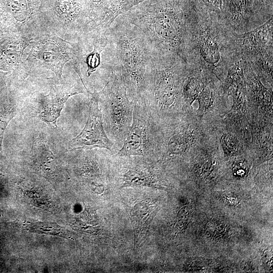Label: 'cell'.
Here are the masks:
<instances>
[{
    "mask_svg": "<svg viewBox=\"0 0 273 273\" xmlns=\"http://www.w3.org/2000/svg\"><path fill=\"white\" fill-rule=\"evenodd\" d=\"M193 13L187 0H146L123 15L144 33L155 52L186 62Z\"/></svg>",
    "mask_w": 273,
    "mask_h": 273,
    "instance_id": "1",
    "label": "cell"
},
{
    "mask_svg": "<svg viewBox=\"0 0 273 273\" xmlns=\"http://www.w3.org/2000/svg\"><path fill=\"white\" fill-rule=\"evenodd\" d=\"M105 35L107 49L115 63L111 69L120 72L128 97L131 100L143 98L155 51L144 33L123 14L114 20Z\"/></svg>",
    "mask_w": 273,
    "mask_h": 273,
    "instance_id": "2",
    "label": "cell"
},
{
    "mask_svg": "<svg viewBox=\"0 0 273 273\" xmlns=\"http://www.w3.org/2000/svg\"><path fill=\"white\" fill-rule=\"evenodd\" d=\"M233 35L218 15L193 11L186 62L202 69L221 83L235 54Z\"/></svg>",
    "mask_w": 273,
    "mask_h": 273,
    "instance_id": "3",
    "label": "cell"
},
{
    "mask_svg": "<svg viewBox=\"0 0 273 273\" xmlns=\"http://www.w3.org/2000/svg\"><path fill=\"white\" fill-rule=\"evenodd\" d=\"M187 71V63L179 57L155 52L143 99L158 125L182 99Z\"/></svg>",
    "mask_w": 273,
    "mask_h": 273,
    "instance_id": "4",
    "label": "cell"
},
{
    "mask_svg": "<svg viewBox=\"0 0 273 273\" xmlns=\"http://www.w3.org/2000/svg\"><path fill=\"white\" fill-rule=\"evenodd\" d=\"M99 102L104 129L119 150L131 125L133 110V101L129 100L119 70L111 69L107 83L100 92Z\"/></svg>",
    "mask_w": 273,
    "mask_h": 273,
    "instance_id": "5",
    "label": "cell"
},
{
    "mask_svg": "<svg viewBox=\"0 0 273 273\" xmlns=\"http://www.w3.org/2000/svg\"><path fill=\"white\" fill-rule=\"evenodd\" d=\"M131 125L117 156H142L150 159L161 150L159 126L153 118L143 98L132 100Z\"/></svg>",
    "mask_w": 273,
    "mask_h": 273,
    "instance_id": "6",
    "label": "cell"
},
{
    "mask_svg": "<svg viewBox=\"0 0 273 273\" xmlns=\"http://www.w3.org/2000/svg\"><path fill=\"white\" fill-rule=\"evenodd\" d=\"M26 61L36 67L52 71L61 80L65 64L72 59L79 60L78 46L55 34H47L32 42Z\"/></svg>",
    "mask_w": 273,
    "mask_h": 273,
    "instance_id": "7",
    "label": "cell"
},
{
    "mask_svg": "<svg viewBox=\"0 0 273 273\" xmlns=\"http://www.w3.org/2000/svg\"><path fill=\"white\" fill-rule=\"evenodd\" d=\"M87 94L88 114L86 123L80 133L68 143V149L70 150L106 149L111 153H116L118 149L104 129L99 104L100 92L88 91Z\"/></svg>",
    "mask_w": 273,
    "mask_h": 273,
    "instance_id": "8",
    "label": "cell"
},
{
    "mask_svg": "<svg viewBox=\"0 0 273 273\" xmlns=\"http://www.w3.org/2000/svg\"><path fill=\"white\" fill-rule=\"evenodd\" d=\"M123 161V172L120 176L121 187L144 186L162 187L159 171L150 159L142 156H120Z\"/></svg>",
    "mask_w": 273,
    "mask_h": 273,
    "instance_id": "9",
    "label": "cell"
},
{
    "mask_svg": "<svg viewBox=\"0 0 273 273\" xmlns=\"http://www.w3.org/2000/svg\"><path fill=\"white\" fill-rule=\"evenodd\" d=\"M273 16L257 27L233 35L235 52L244 58L273 51Z\"/></svg>",
    "mask_w": 273,
    "mask_h": 273,
    "instance_id": "10",
    "label": "cell"
},
{
    "mask_svg": "<svg viewBox=\"0 0 273 273\" xmlns=\"http://www.w3.org/2000/svg\"><path fill=\"white\" fill-rule=\"evenodd\" d=\"M221 19L229 31L235 34L260 26L250 0H222Z\"/></svg>",
    "mask_w": 273,
    "mask_h": 273,
    "instance_id": "11",
    "label": "cell"
},
{
    "mask_svg": "<svg viewBox=\"0 0 273 273\" xmlns=\"http://www.w3.org/2000/svg\"><path fill=\"white\" fill-rule=\"evenodd\" d=\"M88 91L85 84L78 81L72 84L53 85L50 93L41 98L39 117L46 123L56 126L57 118L69 98Z\"/></svg>",
    "mask_w": 273,
    "mask_h": 273,
    "instance_id": "12",
    "label": "cell"
},
{
    "mask_svg": "<svg viewBox=\"0 0 273 273\" xmlns=\"http://www.w3.org/2000/svg\"><path fill=\"white\" fill-rule=\"evenodd\" d=\"M157 210V206L149 201H143L136 204L130 212V219L134 233V244L140 246L147 234Z\"/></svg>",
    "mask_w": 273,
    "mask_h": 273,
    "instance_id": "13",
    "label": "cell"
},
{
    "mask_svg": "<svg viewBox=\"0 0 273 273\" xmlns=\"http://www.w3.org/2000/svg\"><path fill=\"white\" fill-rule=\"evenodd\" d=\"M31 156L33 164L43 175L51 177L59 173L58 160L41 138L33 139Z\"/></svg>",
    "mask_w": 273,
    "mask_h": 273,
    "instance_id": "14",
    "label": "cell"
},
{
    "mask_svg": "<svg viewBox=\"0 0 273 273\" xmlns=\"http://www.w3.org/2000/svg\"><path fill=\"white\" fill-rule=\"evenodd\" d=\"M134 6L131 0H111L100 15L91 23L90 30L105 33L120 15Z\"/></svg>",
    "mask_w": 273,
    "mask_h": 273,
    "instance_id": "15",
    "label": "cell"
},
{
    "mask_svg": "<svg viewBox=\"0 0 273 273\" xmlns=\"http://www.w3.org/2000/svg\"><path fill=\"white\" fill-rule=\"evenodd\" d=\"M189 129L184 126L176 127L169 135L165 145L166 153L168 156H176L186 153L189 149L193 135Z\"/></svg>",
    "mask_w": 273,
    "mask_h": 273,
    "instance_id": "16",
    "label": "cell"
},
{
    "mask_svg": "<svg viewBox=\"0 0 273 273\" xmlns=\"http://www.w3.org/2000/svg\"><path fill=\"white\" fill-rule=\"evenodd\" d=\"M244 59L255 73L260 74L272 84L273 51L261 53Z\"/></svg>",
    "mask_w": 273,
    "mask_h": 273,
    "instance_id": "17",
    "label": "cell"
},
{
    "mask_svg": "<svg viewBox=\"0 0 273 273\" xmlns=\"http://www.w3.org/2000/svg\"><path fill=\"white\" fill-rule=\"evenodd\" d=\"M94 34V48L93 51L86 56L85 62L87 66L88 76L94 72L100 65L101 53L107 44L108 40L105 33L95 30H90Z\"/></svg>",
    "mask_w": 273,
    "mask_h": 273,
    "instance_id": "18",
    "label": "cell"
},
{
    "mask_svg": "<svg viewBox=\"0 0 273 273\" xmlns=\"http://www.w3.org/2000/svg\"><path fill=\"white\" fill-rule=\"evenodd\" d=\"M191 9L201 15L214 14L221 17L222 0H187Z\"/></svg>",
    "mask_w": 273,
    "mask_h": 273,
    "instance_id": "19",
    "label": "cell"
},
{
    "mask_svg": "<svg viewBox=\"0 0 273 273\" xmlns=\"http://www.w3.org/2000/svg\"><path fill=\"white\" fill-rule=\"evenodd\" d=\"M260 25L273 16V0H250Z\"/></svg>",
    "mask_w": 273,
    "mask_h": 273,
    "instance_id": "20",
    "label": "cell"
},
{
    "mask_svg": "<svg viewBox=\"0 0 273 273\" xmlns=\"http://www.w3.org/2000/svg\"><path fill=\"white\" fill-rule=\"evenodd\" d=\"M7 7L11 15L19 22H25L30 15L27 0H7Z\"/></svg>",
    "mask_w": 273,
    "mask_h": 273,
    "instance_id": "21",
    "label": "cell"
},
{
    "mask_svg": "<svg viewBox=\"0 0 273 273\" xmlns=\"http://www.w3.org/2000/svg\"><path fill=\"white\" fill-rule=\"evenodd\" d=\"M111 1V0H86L91 23L100 15Z\"/></svg>",
    "mask_w": 273,
    "mask_h": 273,
    "instance_id": "22",
    "label": "cell"
},
{
    "mask_svg": "<svg viewBox=\"0 0 273 273\" xmlns=\"http://www.w3.org/2000/svg\"><path fill=\"white\" fill-rule=\"evenodd\" d=\"M15 115L14 107H8L0 109V135L4 134L9 122Z\"/></svg>",
    "mask_w": 273,
    "mask_h": 273,
    "instance_id": "23",
    "label": "cell"
},
{
    "mask_svg": "<svg viewBox=\"0 0 273 273\" xmlns=\"http://www.w3.org/2000/svg\"><path fill=\"white\" fill-rule=\"evenodd\" d=\"M222 146L223 149L230 154H235L239 150V144L237 140L232 134H225L222 138Z\"/></svg>",
    "mask_w": 273,
    "mask_h": 273,
    "instance_id": "24",
    "label": "cell"
},
{
    "mask_svg": "<svg viewBox=\"0 0 273 273\" xmlns=\"http://www.w3.org/2000/svg\"><path fill=\"white\" fill-rule=\"evenodd\" d=\"M4 138V134L0 135V164L2 163L3 161V154H2V143Z\"/></svg>",
    "mask_w": 273,
    "mask_h": 273,
    "instance_id": "25",
    "label": "cell"
},
{
    "mask_svg": "<svg viewBox=\"0 0 273 273\" xmlns=\"http://www.w3.org/2000/svg\"><path fill=\"white\" fill-rule=\"evenodd\" d=\"M132 2L133 3L134 6L145 1L146 0H131Z\"/></svg>",
    "mask_w": 273,
    "mask_h": 273,
    "instance_id": "26",
    "label": "cell"
},
{
    "mask_svg": "<svg viewBox=\"0 0 273 273\" xmlns=\"http://www.w3.org/2000/svg\"><path fill=\"white\" fill-rule=\"evenodd\" d=\"M2 32L0 31V38H2Z\"/></svg>",
    "mask_w": 273,
    "mask_h": 273,
    "instance_id": "27",
    "label": "cell"
}]
</instances>
